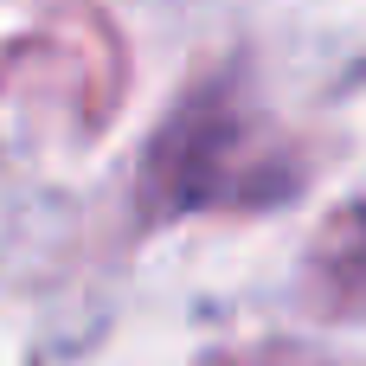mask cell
Instances as JSON below:
<instances>
[{
  "mask_svg": "<svg viewBox=\"0 0 366 366\" xmlns=\"http://www.w3.org/2000/svg\"><path fill=\"white\" fill-rule=\"evenodd\" d=\"M283 187H264L257 135L238 109L193 103L174 116L161 148H148V206H225V199H277Z\"/></svg>",
  "mask_w": 366,
  "mask_h": 366,
  "instance_id": "cell-1",
  "label": "cell"
}]
</instances>
